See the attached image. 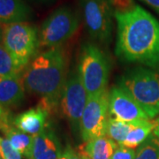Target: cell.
I'll return each instance as SVG.
<instances>
[{"mask_svg":"<svg viewBox=\"0 0 159 159\" xmlns=\"http://www.w3.org/2000/svg\"><path fill=\"white\" fill-rule=\"evenodd\" d=\"M79 20L71 8L63 6L43 21L39 34V47L56 48L70 39L77 31Z\"/></svg>","mask_w":159,"mask_h":159,"instance_id":"8992f818","label":"cell"},{"mask_svg":"<svg viewBox=\"0 0 159 159\" xmlns=\"http://www.w3.org/2000/svg\"><path fill=\"white\" fill-rule=\"evenodd\" d=\"M156 126L157 120L151 121L149 119H147L137 121L134 127L130 131L121 146L131 149H134L137 147H140L151 135V133L154 132Z\"/></svg>","mask_w":159,"mask_h":159,"instance_id":"2e32d148","label":"cell"},{"mask_svg":"<svg viewBox=\"0 0 159 159\" xmlns=\"http://www.w3.org/2000/svg\"><path fill=\"white\" fill-rule=\"evenodd\" d=\"M135 122H124L110 117L106 128V137L110 138L119 145H122L130 131L134 127Z\"/></svg>","mask_w":159,"mask_h":159,"instance_id":"ac0fdd59","label":"cell"},{"mask_svg":"<svg viewBox=\"0 0 159 159\" xmlns=\"http://www.w3.org/2000/svg\"><path fill=\"white\" fill-rule=\"evenodd\" d=\"M2 33H3V29L0 27V41H2Z\"/></svg>","mask_w":159,"mask_h":159,"instance_id":"4316f807","label":"cell"},{"mask_svg":"<svg viewBox=\"0 0 159 159\" xmlns=\"http://www.w3.org/2000/svg\"><path fill=\"white\" fill-rule=\"evenodd\" d=\"M109 113L127 123L149 119L139 103L120 87H114L109 93Z\"/></svg>","mask_w":159,"mask_h":159,"instance_id":"30bf717a","label":"cell"},{"mask_svg":"<svg viewBox=\"0 0 159 159\" xmlns=\"http://www.w3.org/2000/svg\"><path fill=\"white\" fill-rule=\"evenodd\" d=\"M153 134L156 135V136L159 138V118L157 119V126H156V128H155V130H154Z\"/></svg>","mask_w":159,"mask_h":159,"instance_id":"484cf974","label":"cell"},{"mask_svg":"<svg viewBox=\"0 0 159 159\" xmlns=\"http://www.w3.org/2000/svg\"><path fill=\"white\" fill-rule=\"evenodd\" d=\"M159 13V0H142Z\"/></svg>","mask_w":159,"mask_h":159,"instance_id":"d4e9b609","label":"cell"},{"mask_svg":"<svg viewBox=\"0 0 159 159\" xmlns=\"http://www.w3.org/2000/svg\"><path fill=\"white\" fill-rule=\"evenodd\" d=\"M25 97V88L20 75L0 77V104L4 107L18 105Z\"/></svg>","mask_w":159,"mask_h":159,"instance_id":"4fadbf2b","label":"cell"},{"mask_svg":"<svg viewBox=\"0 0 159 159\" xmlns=\"http://www.w3.org/2000/svg\"><path fill=\"white\" fill-rule=\"evenodd\" d=\"M31 11L22 0H0V22L5 24L25 22Z\"/></svg>","mask_w":159,"mask_h":159,"instance_id":"9a60e30c","label":"cell"},{"mask_svg":"<svg viewBox=\"0 0 159 159\" xmlns=\"http://www.w3.org/2000/svg\"><path fill=\"white\" fill-rule=\"evenodd\" d=\"M78 73L89 97L106 89L110 75L108 58L97 45L84 44L80 56Z\"/></svg>","mask_w":159,"mask_h":159,"instance_id":"5b68a950","label":"cell"},{"mask_svg":"<svg viewBox=\"0 0 159 159\" xmlns=\"http://www.w3.org/2000/svg\"><path fill=\"white\" fill-rule=\"evenodd\" d=\"M43 1H45V0H43Z\"/></svg>","mask_w":159,"mask_h":159,"instance_id":"83f0119b","label":"cell"},{"mask_svg":"<svg viewBox=\"0 0 159 159\" xmlns=\"http://www.w3.org/2000/svg\"><path fill=\"white\" fill-rule=\"evenodd\" d=\"M61 146L54 131L47 126L34 136L29 159H57L61 156Z\"/></svg>","mask_w":159,"mask_h":159,"instance_id":"8fae6325","label":"cell"},{"mask_svg":"<svg viewBox=\"0 0 159 159\" xmlns=\"http://www.w3.org/2000/svg\"><path fill=\"white\" fill-rule=\"evenodd\" d=\"M134 159H159V138L151 134L137 148Z\"/></svg>","mask_w":159,"mask_h":159,"instance_id":"ffe728a7","label":"cell"},{"mask_svg":"<svg viewBox=\"0 0 159 159\" xmlns=\"http://www.w3.org/2000/svg\"><path fill=\"white\" fill-rule=\"evenodd\" d=\"M24 72L8 51L0 43V77H11L20 75Z\"/></svg>","mask_w":159,"mask_h":159,"instance_id":"d6986e66","label":"cell"},{"mask_svg":"<svg viewBox=\"0 0 159 159\" xmlns=\"http://www.w3.org/2000/svg\"><path fill=\"white\" fill-rule=\"evenodd\" d=\"M89 95L76 71L70 73L66 78L60 106L64 116L68 120L74 132H80L81 117L88 102Z\"/></svg>","mask_w":159,"mask_h":159,"instance_id":"9c48e42d","label":"cell"},{"mask_svg":"<svg viewBox=\"0 0 159 159\" xmlns=\"http://www.w3.org/2000/svg\"><path fill=\"white\" fill-rule=\"evenodd\" d=\"M49 111L38 104L13 119V125L25 134L35 136L45 129Z\"/></svg>","mask_w":159,"mask_h":159,"instance_id":"7c38bea8","label":"cell"},{"mask_svg":"<svg viewBox=\"0 0 159 159\" xmlns=\"http://www.w3.org/2000/svg\"><path fill=\"white\" fill-rule=\"evenodd\" d=\"M134 156L135 151L134 149L119 145V147L116 148L111 159H134Z\"/></svg>","mask_w":159,"mask_h":159,"instance_id":"7402d4cb","label":"cell"},{"mask_svg":"<svg viewBox=\"0 0 159 159\" xmlns=\"http://www.w3.org/2000/svg\"><path fill=\"white\" fill-rule=\"evenodd\" d=\"M149 119L159 114V72L136 66L125 71L119 80Z\"/></svg>","mask_w":159,"mask_h":159,"instance_id":"3957f363","label":"cell"},{"mask_svg":"<svg viewBox=\"0 0 159 159\" xmlns=\"http://www.w3.org/2000/svg\"><path fill=\"white\" fill-rule=\"evenodd\" d=\"M109 92L107 89L89 97L80 120V133L84 142L106 136Z\"/></svg>","mask_w":159,"mask_h":159,"instance_id":"52a82bcc","label":"cell"},{"mask_svg":"<svg viewBox=\"0 0 159 159\" xmlns=\"http://www.w3.org/2000/svg\"><path fill=\"white\" fill-rule=\"evenodd\" d=\"M0 157L2 159H21V154L11 146L6 138L0 137Z\"/></svg>","mask_w":159,"mask_h":159,"instance_id":"44dd1931","label":"cell"},{"mask_svg":"<svg viewBox=\"0 0 159 159\" xmlns=\"http://www.w3.org/2000/svg\"><path fill=\"white\" fill-rule=\"evenodd\" d=\"M57 159H82L79 154L76 153L71 148H67Z\"/></svg>","mask_w":159,"mask_h":159,"instance_id":"cb8c5ba5","label":"cell"},{"mask_svg":"<svg viewBox=\"0 0 159 159\" xmlns=\"http://www.w3.org/2000/svg\"><path fill=\"white\" fill-rule=\"evenodd\" d=\"M87 29L93 39L108 43L112 32L111 0H81Z\"/></svg>","mask_w":159,"mask_h":159,"instance_id":"ba28073f","label":"cell"},{"mask_svg":"<svg viewBox=\"0 0 159 159\" xmlns=\"http://www.w3.org/2000/svg\"><path fill=\"white\" fill-rule=\"evenodd\" d=\"M13 125V119L9 110L0 104V130L3 131L6 127Z\"/></svg>","mask_w":159,"mask_h":159,"instance_id":"603a6c76","label":"cell"},{"mask_svg":"<svg viewBox=\"0 0 159 159\" xmlns=\"http://www.w3.org/2000/svg\"><path fill=\"white\" fill-rule=\"evenodd\" d=\"M66 57L60 47L35 55L23 72L25 89L41 97L39 104L49 113L60 102L66 81Z\"/></svg>","mask_w":159,"mask_h":159,"instance_id":"7a4b0ae2","label":"cell"},{"mask_svg":"<svg viewBox=\"0 0 159 159\" xmlns=\"http://www.w3.org/2000/svg\"><path fill=\"white\" fill-rule=\"evenodd\" d=\"M2 132L5 134L6 139L10 142L11 146L18 152L24 155L26 158L29 159L33 146L34 136L23 133L13 125L7 126Z\"/></svg>","mask_w":159,"mask_h":159,"instance_id":"e0dca14e","label":"cell"},{"mask_svg":"<svg viewBox=\"0 0 159 159\" xmlns=\"http://www.w3.org/2000/svg\"><path fill=\"white\" fill-rule=\"evenodd\" d=\"M119 145L108 137H100L86 142L78 154L82 159H111Z\"/></svg>","mask_w":159,"mask_h":159,"instance_id":"5bb4252c","label":"cell"},{"mask_svg":"<svg viewBox=\"0 0 159 159\" xmlns=\"http://www.w3.org/2000/svg\"><path fill=\"white\" fill-rule=\"evenodd\" d=\"M0 158H1V157H0Z\"/></svg>","mask_w":159,"mask_h":159,"instance_id":"f1b7e54d","label":"cell"},{"mask_svg":"<svg viewBox=\"0 0 159 159\" xmlns=\"http://www.w3.org/2000/svg\"><path fill=\"white\" fill-rule=\"evenodd\" d=\"M2 43L23 70L35 56L39 36L35 27L27 22L5 24Z\"/></svg>","mask_w":159,"mask_h":159,"instance_id":"277c9868","label":"cell"},{"mask_svg":"<svg viewBox=\"0 0 159 159\" xmlns=\"http://www.w3.org/2000/svg\"><path fill=\"white\" fill-rule=\"evenodd\" d=\"M116 54L123 61L159 71V21L140 6L115 11Z\"/></svg>","mask_w":159,"mask_h":159,"instance_id":"6da1fadb","label":"cell"}]
</instances>
